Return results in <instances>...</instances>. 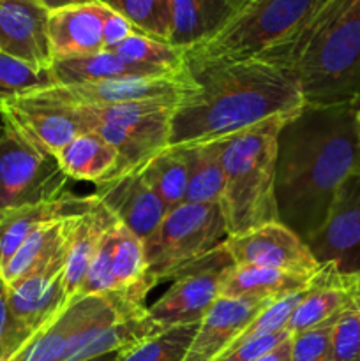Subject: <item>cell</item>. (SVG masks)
<instances>
[{"label": "cell", "instance_id": "6da1fadb", "mask_svg": "<svg viewBox=\"0 0 360 361\" xmlns=\"http://www.w3.org/2000/svg\"><path fill=\"white\" fill-rule=\"evenodd\" d=\"M360 168L359 102L304 104L277 134V221L304 242L323 226L341 183Z\"/></svg>", "mask_w": 360, "mask_h": 361}, {"label": "cell", "instance_id": "7a4b0ae2", "mask_svg": "<svg viewBox=\"0 0 360 361\" xmlns=\"http://www.w3.org/2000/svg\"><path fill=\"white\" fill-rule=\"evenodd\" d=\"M184 69L193 87L176 102L168 147L222 140L306 104L296 81L261 59H186Z\"/></svg>", "mask_w": 360, "mask_h": 361}, {"label": "cell", "instance_id": "3957f363", "mask_svg": "<svg viewBox=\"0 0 360 361\" xmlns=\"http://www.w3.org/2000/svg\"><path fill=\"white\" fill-rule=\"evenodd\" d=\"M258 59L288 73L306 104L360 102V0H323L300 30Z\"/></svg>", "mask_w": 360, "mask_h": 361}, {"label": "cell", "instance_id": "277c9868", "mask_svg": "<svg viewBox=\"0 0 360 361\" xmlns=\"http://www.w3.org/2000/svg\"><path fill=\"white\" fill-rule=\"evenodd\" d=\"M288 116H274L221 140L224 190L219 204L229 236L277 221V134Z\"/></svg>", "mask_w": 360, "mask_h": 361}, {"label": "cell", "instance_id": "5b68a950", "mask_svg": "<svg viewBox=\"0 0 360 361\" xmlns=\"http://www.w3.org/2000/svg\"><path fill=\"white\" fill-rule=\"evenodd\" d=\"M180 99L159 97L80 106L88 130L101 134L119 154V164L109 178L141 169L154 155L168 148L169 123Z\"/></svg>", "mask_w": 360, "mask_h": 361}, {"label": "cell", "instance_id": "8992f818", "mask_svg": "<svg viewBox=\"0 0 360 361\" xmlns=\"http://www.w3.org/2000/svg\"><path fill=\"white\" fill-rule=\"evenodd\" d=\"M323 0H249L212 41L186 51L196 60L258 59L304 27Z\"/></svg>", "mask_w": 360, "mask_h": 361}, {"label": "cell", "instance_id": "52a82bcc", "mask_svg": "<svg viewBox=\"0 0 360 361\" xmlns=\"http://www.w3.org/2000/svg\"><path fill=\"white\" fill-rule=\"evenodd\" d=\"M228 226L219 203H184L166 214L143 242L148 274L155 284L203 259L228 240Z\"/></svg>", "mask_w": 360, "mask_h": 361}, {"label": "cell", "instance_id": "ba28073f", "mask_svg": "<svg viewBox=\"0 0 360 361\" xmlns=\"http://www.w3.org/2000/svg\"><path fill=\"white\" fill-rule=\"evenodd\" d=\"M67 175L56 155L37 147L9 123L0 127V212L66 196Z\"/></svg>", "mask_w": 360, "mask_h": 361}, {"label": "cell", "instance_id": "9c48e42d", "mask_svg": "<svg viewBox=\"0 0 360 361\" xmlns=\"http://www.w3.org/2000/svg\"><path fill=\"white\" fill-rule=\"evenodd\" d=\"M233 267L235 263L222 243L203 259L179 271L168 291L147 309L148 317L164 330L200 323L221 298V284Z\"/></svg>", "mask_w": 360, "mask_h": 361}, {"label": "cell", "instance_id": "30bf717a", "mask_svg": "<svg viewBox=\"0 0 360 361\" xmlns=\"http://www.w3.org/2000/svg\"><path fill=\"white\" fill-rule=\"evenodd\" d=\"M0 116L4 123H9L27 140L53 155L88 130L80 106L60 99L52 87L4 99L0 102Z\"/></svg>", "mask_w": 360, "mask_h": 361}, {"label": "cell", "instance_id": "8fae6325", "mask_svg": "<svg viewBox=\"0 0 360 361\" xmlns=\"http://www.w3.org/2000/svg\"><path fill=\"white\" fill-rule=\"evenodd\" d=\"M66 259L49 264L44 270L27 275L7 286L11 351L21 353L25 345L56 319L69 305L64 288L62 271Z\"/></svg>", "mask_w": 360, "mask_h": 361}, {"label": "cell", "instance_id": "7c38bea8", "mask_svg": "<svg viewBox=\"0 0 360 361\" xmlns=\"http://www.w3.org/2000/svg\"><path fill=\"white\" fill-rule=\"evenodd\" d=\"M314 259L346 279L360 275V168L335 192L323 226L307 240Z\"/></svg>", "mask_w": 360, "mask_h": 361}, {"label": "cell", "instance_id": "4fadbf2b", "mask_svg": "<svg viewBox=\"0 0 360 361\" xmlns=\"http://www.w3.org/2000/svg\"><path fill=\"white\" fill-rule=\"evenodd\" d=\"M226 250L236 267H260L314 277L323 270L307 243L279 221L228 236Z\"/></svg>", "mask_w": 360, "mask_h": 361}, {"label": "cell", "instance_id": "5bb4252c", "mask_svg": "<svg viewBox=\"0 0 360 361\" xmlns=\"http://www.w3.org/2000/svg\"><path fill=\"white\" fill-rule=\"evenodd\" d=\"M155 286L148 274L143 240L116 222L112 254V293L106 296L120 319L147 314V295Z\"/></svg>", "mask_w": 360, "mask_h": 361}, {"label": "cell", "instance_id": "9a60e30c", "mask_svg": "<svg viewBox=\"0 0 360 361\" xmlns=\"http://www.w3.org/2000/svg\"><path fill=\"white\" fill-rule=\"evenodd\" d=\"M48 20L49 11L37 0H0V51L41 69L52 67Z\"/></svg>", "mask_w": 360, "mask_h": 361}, {"label": "cell", "instance_id": "2e32d148", "mask_svg": "<svg viewBox=\"0 0 360 361\" xmlns=\"http://www.w3.org/2000/svg\"><path fill=\"white\" fill-rule=\"evenodd\" d=\"M189 76L186 69L175 76H124L99 83L59 87L53 90L66 102L74 106H106L116 102L145 101L159 97H184L191 90Z\"/></svg>", "mask_w": 360, "mask_h": 361}, {"label": "cell", "instance_id": "e0dca14e", "mask_svg": "<svg viewBox=\"0 0 360 361\" xmlns=\"http://www.w3.org/2000/svg\"><path fill=\"white\" fill-rule=\"evenodd\" d=\"M94 196L140 240H147L166 217V208L140 169L99 183Z\"/></svg>", "mask_w": 360, "mask_h": 361}, {"label": "cell", "instance_id": "ac0fdd59", "mask_svg": "<svg viewBox=\"0 0 360 361\" xmlns=\"http://www.w3.org/2000/svg\"><path fill=\"white\" fill-rule=\"evenodd\" d=\"M272 302L246 298H219L198 324L196 335L182 361L217 360L251 321Z\"/></svg>", "mask_w": 360, "mask_h": 361}, {"label": "cell", "instance_id": "d6986e66", "mask_svg": "<svg viewBox=\"0 0 360 361\" xmlns=\"http://www.w3.org/2000/svg\"><path fill=\"white\" fill-rule=\"evenodd\" d=\"M104 13L106 6L99 0L49 13L48 37L53 60L76 59L102 51Z\"/></svg>", "mask_w": 360, "mask_h": 361}, {"label": "cell", "instance_id": "ffe728a7", "mask_svg": "<svg viewBox=\"0 0 360 361\" xmlns=\"http://www.w3.org/2000/svg\"><path fill=\"white\" fill-rule=\"evenodd\" d=\"M95 203L97 197L94 194L90 196L66 194L60 200L48 201V203L0 212V270L35 229L48 222L80 217L92 210Z\"/></svg>", "mask_w": 360, "mask_h": 361}, {"label": "cell", "instance_id": "44dd1931", "mask_svg": "<svg viewBox=\"0 0 360 361\" xmlns=\"http://www.w3.org/2000/svg\"><path fill=\"white\" fill-rule=\"evenodd\" d=\"M249 0H172L169 44L191 49L224 30Z\"/></svg>", "mask_w": 360, "mask_h": 361}, {"label": "cell", "instance_id": "7402d4cb", "mask_svg": "<svg viewBox=\"0 0 360 361\" xmlns=\"http://www.w3.org/2000/svg\"><path fill=\"white\" fill-rule=\"evenodd\" d=\"M352 303L353 279L341 277L334 270L323 267L304 293L286 330L296 335L337 319Z\"/></svg>", "mask_w": 360, "mask_h": 361}, {"label": "cell", "instance_id": "603a6c76", "mask_svg": "<svg viewBox=\"0 0 360 361\" xmlns=\"http://www.w3.org/2000/svg\"><path fill=\"white\" fill-rule=\"evenodd\" d=\"M116 219L101 201L94 204L92 210L80 215L73 221V229L67 243L66 264H64L62 281L66 288L69 303L76 298L78 291L81 288L88 267L101 245L106 233L116 224Z\"/></svg>", "mask_w": 360, "mask_h": 361}, {"label": "cell", "instance_id": "cb8c5ba5", "mask_svg": "<svg viewBox=\"0 0 360 361\" xmlns=\"http://www.w3.org/2000/svg\"><path fill=\"white\" fill-rule=\"evenodd\" d=\"M74 219L76 217L48 222V224L35 229L21 243L14 256L7 261L6 267L0 270V275L6 281V284H13L20 279L27 277V275L44 270L56 261L66 259L67 243H69Z\"/></svg>", "mask_w": 360, "mask_h": 361}, {"label": "cell", "instance_id": "d4e9b609", "mask_svg": "<svg viewBox=\"0 0 360 361\" xmlns=\"http://www.w3.org/2000/svg\"><path fill=\"white\" fill-rule=\"evenodd\" d=\"M316 277V275H314ZM314 277L286 274L260 267H233L221 284L222 298H246L275 302L279 298L304 291Z\"/></svg>", "mask_w": 360, "mask_h": 361}, {"label": "cell", "instance_id": "484cf974", "mask_svg": "<svg viewBox=\"0 0 360 361\" xmlns=\"http://www.w3.org/2000/svg\"><path fill=\"white\" fill-rule=\"evenodd\" d=\"M56 161L69 180L99 185L115 173L119 154L101 134L87 130L67 143L56 154Z\"/></svg>", "mask_w": 360, "mask_h": 361}, {"label": "cell", "instance_id": "4316f807", "mask_svg": "<svg viewBox=\"0 0 360 361\" xmlns=\"http://www.w3.org/2000/svg\"><path fill=\"white\" fill-rule=\"evenodd\" d=\"M187 166L186 203H219L224 190L221 140L179 147Z\"/></svg>", "mask_w": 360, "mask_h": 361}, {"label": "cell", "instance_id": "83f0119b", "mask_svg": "<svg viewBox=\"0 0 360 361\" xmlns=\"http://www.w3.org/2000/svg\"><path fill=\"white\" fill-rule=\"evenodd\" d=\"M52 73L59 87H76V85L99 83L104 80L124 76H154L141 67L127 66L109 49L76 59L53 60Z\"/></svg>", "mask_w": 360, "mask_h": 361}, {"label": "cell", "instance_id": "f1b7e54d", "mask_svg": "<svg viewBox=\"0 0 360 361\" xmlns=\"http://www.w3.org/2000/svg\"><path fill=\"white\" fill-rule=\"evenodd\" d=\"M116 56L127 66L141 67L154 76H175L184 71L186 49L169 44L168 41L150 37L136 32L120 46L113 49Z\"/></svg>", "mask_w": 360, "mask_h": 361}, {"label": "cell", "instance_id": "f546056e", "mask_svg": "<svg viewBox=\"0 0 360 361\" xmlns=\"http://www.w3.org/2000/svg\"><path fill=\"white\" fill-rule=\"evenodd\" d=\"M145 182L152 187L166 212L186 203L187 166L179 147H168L140 169Z\"/></svg>", "mask_w": 360, "mask_h": 361}, {"label": "cell", "instance_id": "4dcf8cb0", "mask_svg": "<svg viewBox=\"0 0 360 361\" xmlns=\"http://www.w3.org/2000/svg\"><path fill=\"white\" fill-rule=\"evenodd\" d=\"M164 328H161L154 319H150L148 314L140 317H131V319H119L109 324V326H106L102 331H99L97 337L92 338L74 356L73 361H85L108 355V353L127 351V349L145 342L147 338L155 337Z\"/></svg>", "mask_w": 360, "mask_h": 361}, {"label": "cell", "instance_id": "1f68e13d", "mask_svg": "<svg viewBox=\"0 0 360 361\" xmlns=\"http://www.w3.org/2000/svg\"><path fill=\"white\" fill-rule=\"evenodd\" d=\"M81 309V298L71 302L53 323L25 345L23 351L18 355V361H64L71 337L80 323Z\"/></svg>", "mask_w": 360, "mask_h": 361}, {"label": "cell", "instance_id": "d6a6232c", "mask_svg": "<svg viewBox=\"0 0 360 361\" xmlns=\"http://www.w3.org/2000/svg\"><path fill=\"white\" fill-rule=\"evenodd\" d=\"M122 14L134 28L150 37L169 41L172 34V0H99Z\"/></svg>", "mask_w": 360, "mask_h": 361}, {"label": "cell", "instance_id": "836d02e7", "mask_svg": "<svg viewBox=\"0 0 360 361\" xmlns=\"http://www.w3.org/2000/svg\"><path fill=\"white\" fill-rule=\"evenodd\" d=\"M198 324L166 328L155 337L122 351L119 361H182L196 335Z\"/></svg>", "mask_w": 360, "mask_h": 361}, {"label": "cell", "instance_id": "e575fe53", "mask_svg": "<svg viewBox=\"0 0 360 361\" xmlns=\"http://www.w3.org/2000/svg\"><path fill=\"white\" fill-rule=\"evenodd\" d=\"M53 85L52 67L41 69L0 51V102L14 95L44 90Z\"/></svg>", "mask_w": 360, "mask_h": 361}, {"label": "cell", "instance_id": "d590c367", "mask_svg": "<svg viewBox=\"0 0 360 361\" xmlns=\"http://www.w3.org/2000/svg\"><path fill=\"white\" fill-rule=\"evenodd\" d=\"M304 293H306V289L284 296V298L275 300L270 305L265 307V309L251 321L249 326L235 338V342H233L228 349L236 348V345L240 344H246V342L254 341V338L265 337V335H274L279 334V331H284L286 326H288L289 317H292L296 305H299V302L302 300ZM228 349H226V351H228Z\"/></svg>", "mask_w": 360, "mask_h": 361}, {"label": "cell", "instance_id": "8d00e7d4", "mask_svg": "<svg viewBox=\"0 0 360 361\" xmlns=\"http://www.w3.org/2000/svg\"><path fill=\"white\" fill-rule=\"evenodd\" d=\"M330 361H360V314L355 300L334 323Z\"/></svg>", "mask_w": 360, "mask_h": 361}, {"label": "cell", "instance_id": "74e56055", "mask_svg": "<svg viewBox=\"0 0 360 361\" xmlns=\"http://www.w3.org/2000/svg\"><path fill=\"white\" fill-rule=\"evenodd\" d=\"M335 321L292 335V361H330V338Z\"/></svg>", "mask_w": 360, "mask_h": 361}, {"label": "cell", "instance_id": "f35d334b", "mask_svg": "<svg viewBox=\"0 0 360 361\" xmlns=\"http://www.w3.org/2000/svg\"><path fill=\"white\" fill-rule=\"evenodd\" d=\"M288 337H292V334L288 330L279 331V334L274 335H265V337L254 338V341L246 342V344H240L236 348L228 349V351L222 353L214 361H254L260 358V356H263L265 353L270 351V349H274L275 345L281 344Z\"/></svg>", "mask_w": 360, "mask_h": 361}, {"label": "cell", "instance_id": "ab89813d", "mask_svg": "<svg viewBox=\"0 0 360 361\" xmlns=\"http://www.w3.org/2000/svg\"><path fill=\"white\" fill-rule=\"evenodd\" d=\"M134 25L131 23L129 20L122 16V14L115 13L113 9L106 7V13H104V21H102V41H104V49H113L116 46L122 44L127 37H131L133 34H136Z\"/></svg>", "mask_w": 360, "mask_h": 361}, {"label": "cell", "instance_id": "60d3db41", "mask_svg": "<svg viewBox=\"0 0 360 361\" xmlns=\"http://www.w3.org/2000/svg\"><path fill=\"white\" fill-rule=\"evenodd\" d=\"M7 335H9V310H7V284L0 275V351L20 355L11 351L7 345Z\"/></svg>", "mask_w": 360, "mask_h": 361}, {"label": "cell", "instance_id": "b9f144b4", "mask_svg": "<svg viewBox=\"0 0 360 361\" xmlns=\"http://www.w3.org/2000/svg\"><path fill=\"white\" fill-rule=\"evenodd\" d=\"M254 361H292V337L282 341L281 344L275 345L274 349H270V351L265 353L263 356Z\"/></svg>", "mask_w": 360, "mask_h": 361}, {"label": "cell", "instance_id": "7bdbcfd3", "mask_svg": "<svg viewBox=\"0 0 360 361\" xmlns=\"http://www.w3.org/2000/svg\"><path fill=\"white\" fill-rule=\"evenodd\" d=\"M46 11L53 13V11H59L64 9V7H69V6H78V4H87L92 2V0H37Z\"/></svg>", "mask_w": 360, "mask_h": 361}, {"label": "cell", "instance_id": "ee69618b", "mask_svg": "<svg viewBox=\"0 0 360 361\" xmlns=\"http://www.w3.org/2000/svg\"><path fill=\"white\" fill-rule=\"evenodd\" d=\"M120 355H122V351H116V353H108V355H102V356H97V358L85 360V361H119Z\"/></svg>", "mask_w": 360, "mask_h": 361}, {"label": "cell", "instance_id": "f6af8a7d", "mask_svg": "<svg viewBox=\"0 0 360 361\" xmlns=\"http://www.w3.org/2000/svg\"><path fill=\"white\" fill-rule=\"evenodd\" d=\"M355 289H360V275L353 279V291H355Z\"/></svg>", "mask_w": 360, "mask_h": 361}, {"label": "cell", "instance_id": "bcb514c9", "mask_svg": "<svg viewBox=\"0 0 360 361\" xmlns=\"http://www.w3.org/2000/svg\"><path fill=\"white\" fill-rule=\"evenodd\" d=\"M353 300H355V307H356V310H359V314H360V298L355 295V293H353Z\"/></svg>", "mask_w": 360, "mask_h": 361}, {"label": "cell", "instance_id": "7dc6e473", "mask_svg": "<svg viewBox=\"0 0 360 361\" xmlns=\"http://www.w3.org/2000/svg\"><path fill=\"white\" fill-rule=\"evenodd\" d=\"M353 293H355V295L360 298V289H355V291H353Z\"/></svg>", "mask_w": 360, "mask_h": 361}, {"label": "cell", "instance_id": "c3c4849f", "mask_svg": "<svg viewBox=\"0 0 360 361\" xmlns=\"http://www.w3.org/2000/svg\"><path fill=\"white\" fill-rule=\"evenodd\" d=\"M359 122H360V102H359Z\"/></svg>", "mask_w": 360, "mask_h": 361}]
</instances>
